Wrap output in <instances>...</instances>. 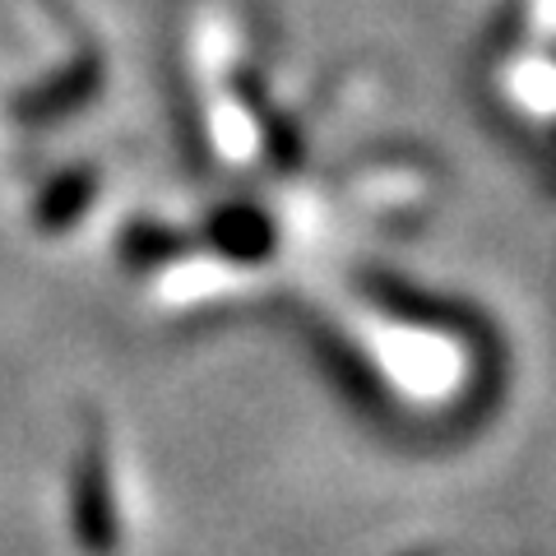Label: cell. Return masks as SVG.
Here are the masks:
<instances>
[{"instance_id": "6da1fadb", "label": "cell", "mask_w": 556, "mask_h": 556, "mask_svg": "<svg viewBox=\"0 0 556 556\" xmlns=\"http://www.w3.org/2000/svg\"><path fill=\"white\" fill-rule=\"evenodd\" d=\"M70 525L89 556L116 552V496H112V473L102 459V445H89L84 459L75 464V482H70Z\"/></svg>"}, {"instance_id": "3957f363", "label": "cell", "mask_w": 556, "mask_h": 556, "mask_svg": "<svg viewBox=\"0 0 556 556\" xmlns=\"http://www.w3.org/2000/svg\"><path fill=\"white\" fill-rule=\"evenodd\" d=\"M204 237H208V247H214L223 260H232V265H260V260H269L278 247L274 218L260 204H247V200L218 204L204 223Z\"/></svg>"}, {"instance_id": "5b68a950", "label": "cell", "mask_w": 556, "mask_h": 556, "mask_svg": "<svg viewBox=\"0 0 556 556\" xmlns=\"http://www.w3.org/2000/svg\"><path fill=\"white\" fill-rule=\"evenodd\" d=\"M172 247H177L172 232L153 228V223H139V228L126 237V260H130V265H163Z\"/></svg>"}, {"instance_id": "7a4b0ae2", "label": "cell", "mask_w": 556, "mask_h": 556, "mask_svg": "<svg viewBox=\"0 0 556 556\" xmlns=\"http://www.w3.org/2000/svg\"><path fill=\"white\" fill-rule=\"evenodd\" d=\"M98 89H102V61L93 51H84V56L65 61L51 79L33 84V89L14 98V116H20L24 126H56V121L75 116L79 108H89Z\"/></svg>"}, {"instance_id": "277c9868", "label": "cell", "mask_w": 556, "mask_h": 556, "mask_svg": "<svg viewBox=\"0 0 556 556\" xmlns=\"http://www.w3.org/2000/svg\"><path fill=\"white\" fill-rule=\"evenodd\" d=\"M93 200H98V167H89V163L65 167L42 186V195L33 200V228L38 232H70L84 214H89Z\"/></svg>"}]
</instances>
